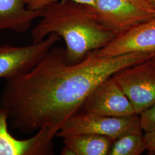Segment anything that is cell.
<instances>
[{
	"mask_svg": "<svg viewBox=\"0 0 155 155\" xmlns=\"http://www.w3.org/2000/svg\"><path fill=\"white\" fill-rule=\"evenodd\" d=\"M155 56V52H135L107 57L91 51L82 61L67 64L64 49L52 47L29 72L6 79L0 107L8 111L12 128L30 134L45 127L54 138L99 84Z\"/></svg>",
	"mask_w": 155,
	"mask_h": 155,
	"instance_id": "cell-1",
	"label": "cell"
},
{
	"mask_svg": "<svg viewBox=\"0 0 155 155\" xmlns=\"http://www.w3.org/2000/svg\"><path fill=\"white\" fill-rule=\"evenodd\" d=\"M41 18L32 31V42L57 33L66 45L67 64L82 61L89 52L105 47L116 37L99 21L91 6L72 0H59L47 6Z\"/></svg>",
	"mask_w": 155,
	"mask_h": 155,
	"instance_id": "cell-2",
	"label": "cell"
},
{
	"mask_svg": "<svg viewBox=\"0 0 155 155\" xmlns=\"http://www.w3.org/2000/svg\"><path fill=\"white\" fill-rule=\"evenodd\" d=\"M139 114L125 117L75 113L63 124L56 136L62 139L82 134L104 136L116 141L129 132H143Z\"/></svg>",
	"mask_w": 155,
	"mask_h": 155,
	"instance_id": "cell-3",
	"label": "cell"
},
{
	"mask_svg": "<svg viewBox=\"0 0 155 155\" xmlns=\"http://www.w3.org/2000/svg\"><path fill=\"white\" fill-rule=\"evenodd\" d=\"M113 78L122 88L135 113L155 104V66L151 59L118 70Z\"/></svg>",
	"mask_w": 155,
	"mask_h": 155,
	"instance_id": "cell-4",
	"label": "cell"
},
{
	"mask_svg": "<svg viewBox=\"0 0 155 155\" xmlns=\"http://www.w3.org/2000/svg\"><path fill=\"white\" fill-rule=\"evenodd\" d=\"M61 38L52 33L39 43L26 46L0 45V78L6 79L29 72Z\"/></svg>",
	"mask_w": 155,
	"mask_h": 155,
	"instance_id": "cell-5",
	"label": "cell"
},
{
	"mask_svg": "<svg viewBox=\"0 0 155 155\" xmlns=\"http://www.w3.org/2000/svg\"><path fill=\"white\" fill-rule=\"evenodd\" d=\"M91 8L99 21L116 36L155 18V13L144 11L130 0H95Z\"/></svg>",
	"mask_w": 155,
	"mask_h": 155,
	"instance_id": "cell-6",
	"label": "cell"
},
{
	"mask_svg": "<svg viewBox=\"0 0 155 155\" xmlns=\"http://www.w3.org/2000/svg\"><path fill=\"white\" fill-rule=\"evenodd\" d=\"M83 106L85 112L96 115L125 117L137 114L122 88L112 76L91 91Z\"/></svg>",
	"mask_w": 155,
	"mask_h": 155,
	"instance_id": "cell-7",
	"label": "cell"
},
{
	"mask_svg": "<svg viewBox=\"0 0 155 155\" xmlns=\"http://www.w3.org/2000/svg\"><path fill=\"white\" fill-rule=\"evenodd\" d=\"M8 113L0 107V155H52L54 154L53 138L48 128L41 127L33 137L19 140L8 129Z\"/></svg>",
	"mask_w": 155,
	"mask_h": 155,
	"instance_id": "cell-8",
	"label": "cell"
},
{
	"mask_svg": "<svg viewBox=\"0 0 155 155\" xmlns=\"http://www.w3.org/2000/svg\"><path fill=\"white\" fill-rule=\"evenodd\" d=\"M135 52H155V18L117 36L105 47L92 51L95 55L107 57Z\"/></svg>",
	"mask_w": 155,
	"mask_h": 155,
	"instance_id": "cell-9",
	"label": "cell"
},
{
	"mask_svg": "<svg viewBox=\"0 0 155 155\" xmlns=\"http://www.w3.org/2000/svg\"><path fill=\"white\" fill-rule=\"evenodd\" d=\"M43 12L44 9H28L25 0H0V31L25 32L36 18L42 16Z\"/></svg>",
	"mask_w": 155,
	"mask_h": 155,
	"instance_id": "cell-10",
	"label": "cell"
},
{
	"mask_svg": "<svg viewBox=\"0 0 155 155\" xmlns=\"http://www.w3.org/2000/svg\"><path fill=\"white\" fill-rule=\"evenodd\" d=\"M114 141L104 136L82 134L63 139L64 145L75 155H109Z\"/></svg>",
	"mask_w": 155,
	"mask_h": 155,
	"instance_id": "cell-11",
	"label": "cell"
},
{
	"mask_svg": "<svg viewBox=\"0 0 155 155\" xmlns=\"http://www.w3.org/2000/svg\"><path fill=\"white\" fill-rule=\"evenodd\" d=\"M147 150L143 132L127 133L113 143L109 155H140Z\"/></svg>",
	"mask_w": 155,
	"mask_h": 155,
	"instance_id": "cell-12",
	"label": "cell"
},
{
	"mask_svg": "<svg viewBox=\"0 0 155 155\" xmlns=\"http://www.w3.org/2000/svg\"><path fill=\"white\" fill-rule=\"evenodd\" d=\"M141 126L145 132L155 130V104L140 114Z\"/></svg>",
	"mask_w": 155,
	"mask_h": 155,
	"instance_id": "cell-13",
	"label": "cell"
},
{
	"mask_svg": "<svg viewBox=\"0 0 155 155\" xmlns=\"http://www.w3.org/2000/svg\"><path fill=\"white\" fill-rule=\"evenodd\" d=\"M59 0H25V2L28 9L31 10L43 9L47 6L58 1ZM78 3L87 5H94L95 0H72Z\"/></svg>",
	"mask_w": 155,
	"mask_h": 155,
	"instance_id": "cell-14",
	"label": "cell"
},
{
	"mask_svg": "<svg viewBox=\"0 0 155 155\" xmlns=\"http://www.w3.org/2000/svg\"><path fill=\"white\" fill-rule=\"evenodd\" d=\"M144 140L147 146V150L149 154L155 155V130L150 132H145Z\"/></svg>",
	"mask_w": 155,
	"mask_h": 155,
	"instance_id": "cell-15",
	"label": "cell"
},
{
	"mask_svg": "<svg viewBox=\"0 0 155 155\" xmlns=\"http://www.w3.org/2000/svg\"><path fill=\"white\" fill-rule=\"evenodd\" d=\"M134 5L144 11L155 13V4L151 0H130Z\"/></svg>",
	"mask_w": 155,
	"mask_h": 155,
	"instance_id": "cell-16",
	"label": "cell"
},
{
	"mask_svg": "<svg viewBox=\"0 0 155 155\" xmlns=\"http://www.w3.org/2000/svg\"><path fill=\"white\" fill-rule=\"evenodd\" d=\"M61 155H75V153L69 147L64 145L61 150Z\"/></svg>",
	"mask_w": 155,
	"mask_h": 155,
	"instance_id": "cell-17",
	"label": "cell"
},
{
	"mask_svg": "<svg viewBox=\"0 0 155 155\" xmlns=\"http://www.w3.org/2000/svg\"><path fill=\"white\" fill-rule=\"evenodd\" d=\"M151 60H152V61L153 62V63L154 64V65L155 66V56L154 57H153V58L151 59Z\"/></svg>",
	"mask_w": 155,
	"mask_h": 155,
	"instance_id": "cell-18",
	"label": "cell"
},
{
	"mask_svg": "<svg viewBox=\"0 0 155 155\" xmlns=\"http://www.w3.org/2000/svg\"><path fill=\"white\" fill-rule=\"evenodd\" d=\"M151 1H152L154 4H155V0H151Z\"/></svg>",
	"mask_w": 155,
	"mask_h": 155,
	"instance_id": "cell-19",
	"label": "cell"
}]
</instances>
